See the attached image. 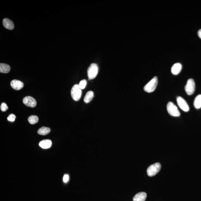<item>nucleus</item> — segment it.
Masks as SVG:
<instances>
[{
  "label": "nucleus",
  "mask_w": 201,
  "mask_h": 201,
  "mask_svg": "<svg viewBox=\"0 0 201 201\" xmlns=\"http://www.w3.org/2000/svg\"><path fill=\"white\" fill-rule=\"evenodd\" d=\"M16 118V116L13 114H11L9 115L7 117V120L9 121H11V122H13L14 121Z\"/></svg>",
  "instance_id": "nucleus-21"
},
{
  "label": "nucleus",
  "mask_w": 201,
  "mask_h": 201,
  "mask_svg": "<svg viewBox=\"0 0 201 201\" xmlns=\"http://www.w3.org/2000/svg\"><path fill=\"white\" fill-rule=\"evenodd\" d=\"M98 72V65L95 63H92L87 70V75L89 80L94 79L96 77Z\"/></svg>",
  "instance_id": "nucleus-2"
},
{
  "label": "nucleus",
  "mask_w": 201,
  "mask_h": 201,
  "mask_svg": "<svg viewBox=\"0 0 201 201\" xmlns=\"http://www.w3.org/2000/svg\"><path fill=\"white\" fill-rule=\"evenodd\" d=\"M87 80H85V79H83V80H82L80 82L79 84V86L81 90H83L85 88L86 85H87Z\"/></svg>",
  "instance_id": "nucleus-19"
},
{
  "label": "nucleus",
  "mask_w": 201,
  "mask_h": 201,
  "mask_svg": "<svg viewBox=\"0 0 201 201\" xmlns=\"http://www.w3.org/2000/svg\"><path fill=\"white\" fill-rule=\"evenodd\" d=\"M161 169V165L159 163H155L148 167L147 169V175L150 177L155 176L159 171Z\"/></svg>",
  "instance_id": "nucleus-3"
},
{
  "label": "nucleus",
  "mask_w": 201,
  "mask_h": 201,
  "mask_svg": "<svg viewBox=\"0 0 201 201\" xmlns=\"http://www.w3.org/2000/svg\"><path fill=\"white\" fill-rule=\"evenodd\" d=\"M147 195L146 193L141 192L136 194L133 198V201H145Z\"/></svg>",
  "instance_id": "nucleus-11"
},
{
  "label": "nucleus",
  "mask_w": 201,
  "mask_h": 201,
  "mask_svg": "<svg viewBox=\"0 0 201 201\" xmlns=\"http://www.w3.org/2000/svg\"><path fill=\"white\" fill-rule=\"evenodd\" d=\"M0 107H1V111L3 112L6 111L8 109L7 105H6V103H4V102L1 104Z\"/></svg>",
  "instance_id": "nucleus-20"
},
{
  "label": "nucleus",
  "mask_w": 201,
  "mask_h": 201,
  "mask_svg": "<svg viewBox=\"0 0 201 201\" xmlns=\"http://www.w3.org/2000/svg\"><path fill=\"white\" fill-rule=\"evenodd\" d=\"M52 144L51 141L49 139H46L39 142V145L42 148L47 149L50 148Z\"/></svg>",
  "instance_id": "nucleus-12"
},
{
  "label": "nucleus",
  "mask_w": 201,
  "mask_h": 201,
  "mask_svg": "<svg viewBox=\"0 0 201 201\" xmlns=\"http://www.w3.org/2000/svg\"><path fill=\"white\" fill-rule=\"evenodd\" d=\"M197 34L199 37L201 39V29L199 30L197 32Z\"/></svg>",
  "instance_id": "nucleus-23"
},
{
  "label": "nucleus",
  "mask_w": 201,
  "mask_h": 201,
  "mask_svg": "<svg viewBox=\"0 0 201 201\" xmlns=\"http://www.w3.org/2000/svg\"><path fill=\"white\" fill-rule=\"evenodd\" d=\"M69 176L68 174L64 175L63 177V181L64 183H66L69 181Z\"/></svg>",
  "instance_id": "nucleus-22"
},
{
  "label": "nucleus",
  "mask_w": 201,
  "mask_h": 201,
  "mask_svg": "<svg viewBox=\"0 0 201 201\" xmlns=\"http://www.w3.org/2000/svg\"><path fill=\"white\" fill-rule=\"evenodd\" d=\"M23 102L26 106L32 108L35 107L37 105L36 101L31 97H25L23 99Z\"/></svg>",
  "instance_id": "nucleus-8"
},
{
  "label": "nucleus",
  "mask_w": 201,
  "mask_h": 201,
  "mask_svg": "<svg viewBox=\"0 0 201 201\" xmlns=\"http://www.w3.org/2000/svg\"><path fill=\"white\" fill-rule=\"evenodd\" d=\"M11 85L14 90H19L22 89L24 87V83L20 80H12L11 82Z\"/></svg>",
  "instance_id": "nucleus-9"
},
{
  "label": "nucleus",
  "mask_w": 201,
  "mask_h": 201,
  "mask_svg": "<svg viewBox=\"0 0 201 201\" xmlns=\"http://www.w3.org/2000/svg\"><path fill=\"white\" fill-rule=\"evenodd\" d=\"M158 82V78L157 76H154L145 85L144 87V91L148 93L153 92L156 88Z\"/></svg>",
  "instance_id": "nucleus-1"
},
{
  "label": "nucleus",
  "mask_w": 201,
  "mask_h": 201,
  "mask_svg": "<svg viewBox=\"0 0 201 201\" xmlns=\"http://www.w3.org/2000/svg\"><path fill=\"white\" fill-rule=\"evenodd\" d=\"M94 96V92L92 91H89L86 94L84 98V102L85 103H88L92 99Z\"/></svg>",
  "instance_id": "nucleus-16"
},
{
  "label": "nucleus",
  "mask_w": 201,
  "mask_h": 201,
  "mask_svg": "<svg viewBox=\"0 0 201 201\" xmlns=\"http://www.w3.org/2000/svg\"><path fill=\"white\" fill-rule=\"evenodd\" d=\"M177 102L179 107L185 112L189 110V107L186 101L181 97H178L177 98Z\"/></svg>",
  "instance_id": "nucleus-7"
},
{
  "label": "nucleus",
  "mask_w": 201,
  "mask_h": 201,
  "mask_svg": "<svg viewBox=\"0 0 201 201\" xmlns=\"http://www.w3.org/2000/svg\"><path fill=\"white\" fill-rule=\"evenodd\" d=\"M195 89V82L193 79H189L187 80L185 90L188 95H191L194 93Z\"/></svg>",
  "instance_id": "nucleus-6"
},
{
  "label": "nucleus",
  "mask_w": 201,
  "mask_h": 201,
  "mask_svg": "<svg viewBox=\"0 0 201 201\" xmlns=\"http://www.w3.org/2000/svg\"><path fill=\"white\" fill-rule=\"evenodd\" d=\"M50 131H51V129L50 128L46 127H42L38 130L37 132L39 135L45 136V135H47L50 133Z\"/></svg>",
  "instance_id": "nucleus-15"
},
{
  "label": "nucleus",
  "mask_w": 201,
  "mask_h": 201,
  "mask_svg": "<svg viewBox=\"0 0 201 201\" xmlns=\"http://www.w3.org/2000/svg\"><path fill=\"white\" fill-rule=\"evenodd\" d=\"M3 25L7 29L12 30L14 28V24L12 20L9 19L5 18L3 20Z\"/></svg>",
  "instance_id": "nucleus-10"
},
{
  "label": "nucleus",
  "mask_w": 201,
  "mask_h": 201,
  "mask_svg": "<svg viewBox=\"0 0 201 201\" xmlns=\"http://www.w3.org/2000/svg\"><path fill=\"white\" fill-rule=\"evenodd\" d=\"M194 106L195 109H199L201 107V95L197 96L194 102Z\"/></svg>",
  "instance_id": "nucleus-17"
},
{
  "label": "nucleus",
  "mask_w": 201,
  "mask_h": 201,
  "mask_svg": "<svg viewBox=\"0 0 201 201\" xmlns=\"http://www.w3.org/2000/svg\"><path fill=\"white\" fill-rule=\"evenodd\" d=\"M10 66L5 63L0 64V72L1 73H7L10 72Z\"/></svg>",
  "instance_id": "nucleus-14"
},
{
  "label": "nucleus",
  "mask_w": 201,
  "mask_h": 201,
  "mask_svg": "<svg viewBox=\"0 0 201 201\" xmlns=\"http://www.w3.org/2000/svg\"><path fill=\"white\" fill-rule=\"evenodd\" d=\"M166 108L168 113L171 116L173 117H179L180 116V113L178 109L173 102H168Z\"/></svg>",
  "instance_id": "nucleus-4"
},
{
  "label": "nucleus",
  "mask_w": 201,
  "mask_h": 201,
  "mask_svg": "<svg viewBox=\"0 0 201 201\" xmlns=\"http://www.w3.org/2000/svg\"><path fill=\"white\" fill-rule=\"evenodd\" d=\"M81 90L78 84H75L72 87L71 90V95L74 100L78 101L80 99L82 95Z\"/></svg>",
  "instance_id": "nucleus-5"
},
{
  "label": "nucleus",
  "mask_w": 201,
  "mask_h": 201,
  "mask_svg": "<svg viewBox=\"0 0 201 201\" xmlns=\"http://www.w3.org/2000/svg\"><path fill=\"white\" fill-rule=\"evenodd\" d=\"M182 69V65L181 63H176L172 66L171 71L172 73L174 75H177L180 73Z\"/></svg>",
  "instance_id": "nucleus-13"
},
{
  "label": "nucleus",
  "mask_w": 201,
  "mask_h": 201,
  "mask_svg": "<svg viewBox=\"0 0 201 201\" xmlns=\"http://www.w3.org/2000/svg\"><path fill=\"white\" fill-rule=\"evenodd\" d=\"M39 120V117L35 115H32L30 116L28 118V122L31 124L37 123H38Z\"/></svg>",
  "instance_id": "nucleus-18"
}]
</instances>
